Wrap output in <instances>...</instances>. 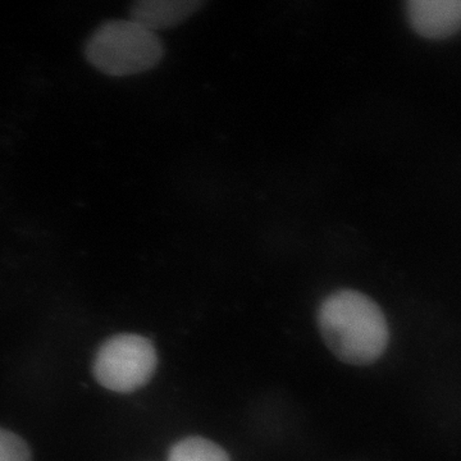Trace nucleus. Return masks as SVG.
<instances>
[{"instance_id": "1", "label": "nucleus", "mask_w": 461, "mask_h": 461, "mask_svg": "<svg viewBox=\"0 0 461 461\" xmlns=\"http://www.w3.org/2000/svg\"><path fill=\"white\" fill-rule=\"evenodd\" d=\"M318 324L330 350L350 366H369L386 351V317L359 291L339 290L327 296L318 311Z\"/></svg>"}, {"instance_id": "2", "label": "nucleus", "mask_w": 461, "mask_h": 461, "mask_svg": "<svg viewBox=\"0 0 461 461\" xmlns=\"http://www.w3.org/2000/svg\"><path fill=\"white\" fill-rule=\"evenodd\" d=\"M165 48L157 33L132 20L102 23L85 45L91 66L114 77L139 75L159 65Z\"/></svg>"}, {"instance_id": "3", "label": "nucleus", "mask_w": 461, "mask_h": 461, "mask_svg": "<svg viewBox=\"0 0 461 461\" xmlns=\"http://www.w3.org/2000/svg\"><path fill=\"white\" fill-rule=\"evenodd\" d=\"M158 366L156 348L150 339L121 333L100 346L93 364L99 384L118 393H135L153 378Z\"/></svg>"}, {"instance_id": "4", "label": "nucleus", "mask_w": 461, "mask_h": 461, "mask_svg": "<svg viewBox=\"0 0 461 461\" xmlns=\"http://www.w3.org/2000/svg\"><path fill=\"white\" fill-rule=\"evenodd\" d=\"M406 18L412 32L430 41H444L461 30V0H409Z\"/></svg>"}, {"instance_id": "5", "label": "nucleus", "mask_w": 461, "mask_h": 461, "mask_svg": "<svg viewBox=\"0 0 461 461\" xmlns=\"http://www.w3.org/2000/svg\"><path fill=\"white\" fill-rule=\"evenodd\" d=\"M204 5L203 0H139L131 5L130 20L156 32L180 25Z\"/></svg>"}, {"instance_id": "6", "label": "nucleus", "mask_w": 461, "mask_h": 461, "mask_svg": "<svg viewBox=\"0 0 461 461\" xmlns=\"http://www.w3.org/2000/svg\"><path fill=\"white\" fill-rule=\"evenodd\" d=\"M168 461H230V457L224 448L211 439L190 436L172 446Z\"/></svg>"}, {"instance_id": "7", "label": "nucleus", "mask_w": 461, "mask_h": 461, "mask_svg": "<svg viewBox=\"0 0 461 461\" xmlns=\"http://www.w3.org/2000/svg\"><path fill=\"white\" fill-rule=\"evenodd\" d=\"M0 461H32L29 446L16 433L0 429Z\"/></svg>"}]
</instances>
